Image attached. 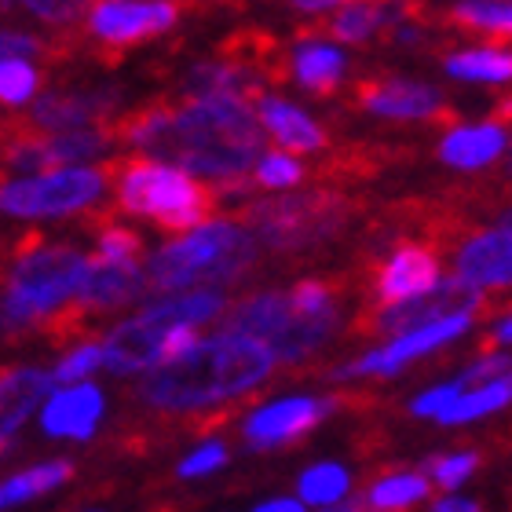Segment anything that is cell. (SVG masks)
Returning <instances> with one entry per match:
<instances>
[{
  "instance_id": "7",
  "label": "cell",
  "mask_w": 512,
  "mask_h": 512,
  "mask_svg": "<svg viewBox=\"0 0 512 512\" xmlns=\"http://www.w3.org/2000/svg\"><path fill=\"white\" fill-rule=\"evenodd\" d=\"M483 304H487V293L465 286V282L454 275V278H443L439 289H432L428 297L392 304V308H384V304H363L359 315L352 319V326H348V333H352V337H392L395 333V341H399L406 333L436 326V322L465 315V311L480 315Z\"/></svg>"
},
{
  "instance_id": "4",
  "label": "cell",
  "mask_w": 512,
  "mask_h": 512,
  "mask_svg": "<svg viewBox=\"0 0 512 512\" xmlns=\"http://www.w3.org/2000/svg\"><path fill=\"white\" fill-rule=\"evenodd\" d=\"M260 260V242L238 220H213L187 238H172L147 260L150 300L224 289L246 278Z\"/></svg>"
},
{
  "instance_id": "3",
  "label": "cell",
  "mask_w": 512,
  "mask_h": 512,
  "mask_svg": "<svg viewBox=\"0 0 512 512\" xmlns=\"http://www.w3.org/2000/svg\"><path fill=\"white\" fill-rule=\"evenodd\" d=\"M92 271L81 249L48 246L37 231H22L8 249V278H4V333H41L52 315L77 304L85 278Z\"/></svg>"
},
{
  "instance_id": "1",
  "label": "cell",
  "mask_w": 512,
  "mask_h": 512,
  "mask_svg": "<svg viewBox=\"0 0 512 512\" xmlns=\"http://www.w3.org/2000/svg\"><path fill=\"white\" fill-rule=\"evenodd\" d=\"M118 147L139 150L143 158L205 176L216 187L253 176L264 161V125L253 103L238 96L213 99H154L114 121Z\"/></svg>"
},
{
  "instance_id": "17",
  "label": "cell",
  "mask_w": 512,
  "mask_h": 512,
  "mask_svg": "<svg viewBox=\"0 0 512 512\" xmlns=\"http://www.w3.org/2000/svg\"><path fill=\"white\" fill-rule=\"evenodd\" d=\"M172 326H161V322L147 319V315H136V319L121 322L107 333L103 341V359H107L110 374H139V370H154L161 366V352H165V337H169Z\"/></svg>"
},
{
  "instance_id": "30",
  "label": "cell",
  "mask_w": 512,
  "mask_h": 512,
  "mask_svg": "<svg viewBox=\"0 0 512 512\" xmlns=\"http://www.w3.org/2000/svg\"><path fill=\"white\" fill-rule=\"evenodd\" d=\"M70 476H74V465H70V461H44V465H37V469L11 476V480L4 483V491H0V505H4V509H15V505L30 502V498H37V494L66 483Z\"/></svg>"
},
{
  "instance_id": "32",
  "label": "cell",
  "mask_w": 512,
  "mask_h": 512,
  "mask_svg": "<svg viewBox=\"0 0 512 512\" xmlns=\"http://www.w3.org/2000/svg\"><path fill=\"white\" fill-rule=\"evenodd\" d=\"M505 403H512V374L502 377V381L465 392L458 403L450 406V410H443L436 421L439 425H461V421H476V417L491 414V410H502Z\"/></svg>"
},
{
  "instance_id": "35",
  "label": "cell",
  "mask_w": 512,
  "mask_h": 512,
  "mask_svg": "<svg viewBox=\"0 0 512 512\" xmlns=\"http://www.w3.org/2000/svg\"><path fill=\"white\" fill-rule=\"evenodd\" d=\"M37 85H41L37 66L22 63V59H4V66H0V99H4L8 107H19V103L33 99Z\"/></svg>"
},
{
  "instance_id": "31",
  "label": "cell",
  "mask_w": 512,
  "mask_h": 512,
  "mask_svg": "<svg viewBox=\"0 0 512 512\" xmlns=\"http://www.w3.org/2000/svg\"><path fill=\"white\" fill-rule=\"evenodd\" d=\"M447 74L465 81H512V52L505 48H472L447 55Z\"/></svg>"
},
{
  "instance_id": "5",
  "label": "cell",
  "mask_w": 512,
  "mask_h": 512,
  "mask_svg": "<svg viewBox=\"0 0 512 512\" xmlns=\"http://www.w3.org/2000/svg\"><path fill=\"white\" fill-rule=\"evenodd\" d=\"M107 172L110 187L118 194V205H114L118 213L143 216L176 238H187L198 227L213 224L216 191L194 180L191 172L150 161L143 154L110 158Z\"/></svg>"
},
{
  "instance_id": "12",
  "label": "cell",
  "mask_w": 512,
  "mask_h": 512,
  "mask_svg": "<svg viewBox=\"0 0 512 512\" xmlns=\"http://www.w3.org/2000/svg\"><path fill=\"white\" fill-rule=\"evenodd\" d=\"M121 107V88H88V92H44L30 114H15L26 128L44 136H66L92 125H110V114Z\"/></svg>"
},
{
  "instance_id": "39",
  "label": "cell",
  "mask_w": 512,
  "mask_h": 512,
  "mask_svg": "<svg viewBox=\"0 0 512 512\" xmlns=\"http://www.w3.org/2000/svg\"><path fill=\"white\" fill-rule=\"evenodd\" d=\"M227 447L224 443H205L198 454H191L187 461H180V480H198V476H205V472H216V469H224L227 465Z\"/></svg>"
},
{
  "instance_id": "18",
  "label": "cell",
  "mask_w": 512,
  "mask_h": 512,
  "mask_svg": "<svg viewBox=\"0 0 512 512\" xmlns=\"http://www.w3.org/2000/svg\"><path fill=\"white\" fill-rule=\"evenodd\" d=\"M403 15H406V4H337V11L322 15L319 22L300 26L297 41L315 44L322 37H330V41H344V44H363L377 30L388 33Z\"/></svg>"
},
{
  "instance_id": "38",
  "label": "cell",
  "mask_w": 512,
  "mask_h": 512,
  "mask_svg": "<svg viewBox=\"0 0 512 512\" xmlns=\"http://www.w3.org/2000/svg\"><path fill=\"white\" fill-rule=\"evenodd\" d=\"M0 52H4V59H22V63H30V59H52V37H33V33L8 30L0 37Z\"/></svg>"
},
{
  "instance_id": "21",
  "label": "cell",
  "mask_w": 512,
  "mask_h": 512,
  "mask_svg": "<svg viewBox=\"0 0 512 512\" xmlns=\"http://www.w3.org/2000/svg\"><path fill=\"white\" fill-rule=\"evenodd\" d=\"M55 374H44L37 366H8L0 377V425H4V447H11V432L22 428L41 406V399H52Z\"/></svg>"
},
{
  "instance_id": "36",
  "label": "cell",
  "mask_w": 512,
  "mask_h": 512,
  "mask_svg": "<svg viewBox=\"0 0 512 512\" xmlns=\"http://www.w3.org/2000/svg\"><path fill=\"white\" fill-rule=\"evenodd\" d=\"M253 176L260 187H278V191H286V187H297V183L308 176V169H304L293 154H286V150H271V154H264V161L256 165Z\"/></svg>"
},
{
  "instance_id": "2",
  "label": "cell",
  "mask_w": 512,
  "mask_h": 512,
  "mask_svg": "<svg viewBox=\"0 0 512 512\" xmlns=\"http://www.w3.org/2000/svg\"><path fill=\"white\" fill-rule=\"evenodd\" d=\"M275 352L256 337L216 333L176 363H161L136 384V399L158 414H194L209 406H235L271 377Z\"/></svg>"
},
{
  "instance_id": "41",
  "label": "cell",
  "mask_w": 512,
  "mask_h": 512,
  "mask_svg": "<svg viewBox=\"0 0 512 512\" xmlns=\"http://www.w3.org/2000/svg\"><path fill=\"white\" fill-rule=\"evenodd\" d=\"M502 344H512V315H509V319H505L494 333L480 337V352H483V355H491L494 348H502Z\"/></svg>"
},
{
  "instance_id": "20",
  "label": "cell",
  "mask_w": 512,
  "mask_h": 512,
  "mask_svg": "<svg viewBox=\"0 0 512 512\" xmlns=\"http://www.w3.org/2000/svg\"><path fill=\"white\" fill-rule=\"evenodd\" d=\"M293 319H297V308H293L289 293L260 289V293H249V297L238 300L235 308L224 311L220 333H242V337H256V341L271 344L289 330Z\"/></svg>"
},
{
  "instance_id": "10",
  "label": "cell",
  "mask_w": 512,
  "mask_h": 512,
  "mask_svg": "<svg viewBox=\"0 0 512 512\" xmlns=\"http://www.w3.org/2000/svg\"><path fill=\"white\" fill-rule=\"evenodd\" d=\"M344 103L355 110H370L384 118L403 121H425V125H458V110L447 107V99L439 96L432 85H417L403 77L388 74H366L344 88Z\"/></svg>"
},
{
  "instance_id": "45",
  "label": "cell",
  "mask_w": 512,
  "mask_h": 512,
  "mask_svg": "<svg viewBox=\"0 0 512 512\" xmlns=\"http://www.w3.org/2000/svg\"><path fill=\"white\" fill-rule=\"evenodd\" d=\"M322 512H363V502H359V494H355V498H348V502L333 505V509H322Z\"/></svg>"
},
{
  "instance_id": "6",
  "label": "cell",
  "mask_w": 512,
  "mask_h": 512,
  "mask_svg": "<svg viewBox=\"0 0 512 512\" xmlns=\"http://www.w3.org/2000/svg\"><path fill=\"white\" fill-rule=\"evenodd\" d=\"M359 216V198L337 187H315L304 194H275L249 202L238 224L271 253H311L348 231Z\"/></svg>"
},
{
  "instance_id": "26",
  "label": "cell",
  "mask_w": 512,
  "mask_h": 512,
  "mask_svg": "<svg viewBox=\"0 0 512 512\" xmlns=\"http://www.w3.org/2000/svg\"><path fill=\"white\" fill-rule=\"evenodd\" d=\"M505 143H509L505 128L494 125V121H483V125H469L450 132L439 143V161H447L454 169H483V165H491L502 154Z\"/></svg>"
},
{
  "instance_id": "34",
  "label": "cell",
  "mask_w": 512,
  "mask_h": 512,
  "mask_svg": "<svg viewBox=\"0 0 512 512\" xmlns=\"http://www.w3.org/2000/svg\"><path fill=\"white\" fill-rule=\"evenodd\" d=\"M480 469V450H461V454H436L421 465L428 480L439 483L443 491H454L458 483H465L472 472Z\"/></svg>"
},
{
  "instance_id": "19",
  "label": "cell",
  "mask_w": 512,
  "mask_h": 512,
  "mask_svg": "<svg viewBox=\"0 0 512 512\" xmlns=\"http://www.w3.org/2000/svg\"><path fill=\"white\" fill-rule=\"evenodd\" d=\"M150 286H147V267H136V264H107V260H99L92 256V271L85 278V289H81V297H77V308L88 311L92 319L103 315V311H118L132 300L147 297Z\"/></svg>"
},
{
  "instance_id": "15",
  "label": "cell",
  "mask_w": 512,
  "mask_h": 512,
  "mask_svg": "<svg viewBox=\"0 0 512 512\" xmlns=\"http://www.w3.org/2000/svg\"><path fill=\"white\" fill-rule=\"evenodd\" d=\"M216 59L238 66L256 85H286L289 74L297 70V59H289L286 41H278L275 33L260 30V26H242L220 44Z\"/></svg>"
},
{
  "instance_id": "13",
  "label": "cell",
  "mask_w": 512,
  "mask_h": 512,
  "mask_svg": "<svg viewBox=\"0 0 512 512\" xmlns=\"http://www.w3.org/2000/svg\"><path fill=\"white\" fill-rule=\"evenodd\" d=\"M439 253L432 242H399L395 253L374 271V293L377 304L392 308V304H406V300L428 297L432 289H439Z\"/></svg>"
},
{
  "instance_id": "24",
  "label": "cell",
  "mask_w": 512,
  "mask_h": 512,
  "mask_svg": "<svg viewBox=\"0 0 512 512\" xmlns=\"http://www.w3.org/2000/svg\"><path fill=\"white\" fill-rule=\"evenodd\" d=\"M256 114H260L264 132H271L275 143L286 150V154H311V150L326 147V132L319 128V121H311L304 110L289 107L286 99L267 96L264 103L256 107Z\"/></svg>"
},
{
  "instance_id": "9",
  "label": "cell",
  "mask_w": 512,
  "mask_h": 512,
  "mask_svg": "<svg viewBox=\"0 0 512 512\" xmlns=\"http://www.w3.org/2000/svg\"><path fill=\"white\" fill-rule=\"evenodd\" d=\"M183 15V4L169 0H154V4H139V0H103V4H88L85 33L88 41H96V59L107 66H118L125 48L143 44L158 33L172 30Z\"/></svg>"
},
{
  "instance_id": "8",
  "label": "cell",
  "mask_w": 512,
  "mask_h": 512,
  "mask_svg": "<svg viewBox=\"0 0 512 512\" xmlns=\"http://www.w3.org/2000/svg\"><path fill=\"white\" fill-rule=\"evenodd\" d=\"M110 187V172L103 169H63L37 180H4L0 205L8 216L37 220V216H70L103 198Z\"/></svg>"
},
{
  "instance_id": "33",
  "label": "cell",
  "mask_w": 512,
  "mask_h": 512,
  "mask_svg": "<svg viewBox=\"0 0 512 512\" xmlns=\"http://www.w3.org/2000/svg\"><path fill=\"white\" fill-rule=\"evenodd\" d=\"M300 498H304V505H341L344 494H348V487H352V476H348V469H341V465H333V461H322V465H311L304 476H300Z\"/></svg>"
},
{
  "instance_id": "25",
  "label": "cell",
  "mask_w": 512,
  "mask_h": 512,
  "mask_svg": "<svg viewBox=\"0 0 512 512\" xmlns=\"http://www.w3.org/2000/svg\"><path fill=\"white\" fill-rule=\"evenodd\" d=\"M432 498V480L425 472L384 469L359 491L363 512H406L410 505Z\"/></svg>"
},
{
  "instance_id": "28",
  "label": "cell",
  "mask_w": 512,
  "mask_h": 512,
  "mask_svg": "<svg viewBox=\"0 0 512 512\" xmlns=\"http://www.w3.org/2000/svg\"><path fill=\"white\" fill-rule=\"evenodd\" d=\"M344 77V55L333 44H300L297 52V81L315 99H333Z\"/></svg>"
},
{
  "instance_id": "14",
  "label": "cell",
  "mask_w": 512,
  "mask_h": 512,
  "mask_svg": "<svg viewBox=\"0 0 512 512\" xmlns=\"http://www.w3.org/2000/svg\"><path fill=\"white\" fill-rule=\"evenodd\" d=\"M472 319H476V315L465 311V315L443 319V322H436V326L406 333V337L392 341L388 348H381V352H370V355H363V359H355V363L341 366V370H333V377H337V381H344V377H370V374L388 377V374H395V370H403L406 363H414L417 355H425V352H432V348H439V344L461 337V333L469 330Z\"/></svg>"
},
{
  "instance_id": "11",
  "label": "cell",
  "mask_w": 512,
  "mask_h": 512,
  "mask_svg": "<svg viewBox=\"0 0 512 512\" xmlns=\"http://www.w3.org/2000/svg\"><path fill=\"white\" fill-rule=\"evenodd\" d=\"M348 399H311V395H289V399H278V403L256 410L246 417L242 425V439H246L249 450H278L289 447L319 428V421H326V414L341 410Z\"/></svg>"
},
{
  "instance_id": "16",
  "label": "cell",
  "mask_w": 512,
  "mask_h": 512,
  "mask_svg": "<svg viewBox=\"0 0 512 512\" xmlns=\"http://www.w3.org/2000/svg\"><path fill=\"white\" fill-rule=\"evenodd\" d=\"M458 278L472 289H498L512 282V235L502 227H483V231H469L461 238L458 253Z\"/></svg>"
},
{
  "instance_id": "23",
  "label": "cell",
  "mask_w": 512,
  "mask_h": 512,
  "mask_svg": "<svg viewBox=\"0 0 512 512\" xmlns=\"http://www.w3.org/2000/svg\"><path fill=\"white\" fill-rule=\"evenodd\" d=\"M428 22H443L447 30L461 33V37L491 41V48H502L505 41H512V4L480 0V4H454L443 11L428 8Z\"/></svg>"
},
{
  "instance_id": "43",
  "label": "cell",
  "mask_w": 512,
  "mask_h": 512,
  "mask_svg": "<svg viewBox=\"0 0 512 512\" xmlns=\"http://www.w3.org/2000/svg\"><path fill=\"white\" fill-rule=\"evenodd\" d=\"M432 512H480V505L465 502V498H443V502L432 505Z\"/></svg>"
},
{
  "instance_id": "22",
  "label": "cell",
  "mask_w": 512,
  "mask_h": 512,
  "mask_svg": "<svg viewBox=\"0 0 512 512\" xmlns=\"http://www.w3.org/2000/svg\"><path fill=\"white\" fill-rule=\"evenodd\" d=\"M99 414H103V392L96 384H70L63 392H55L44 406V432L48 436H74L88 439L96 432Z\"/></svg>"
},
{
  "instance_id": "44",
  "label": "cell",
  "mask_w": 512,
  "mask_h": 512,
  "mask_svg": "<svg viewBox=\"0 0 512 512\" xmlns=\"http://www.w3.org/2000/svg\"><path fill=\"white\" fill-rule=\"evenodd\" d=\"M253 512H304V502H289V498H278V502L256 505Z\"/></svg>"
},
{
  "instance_id": "42",
  "label": "cell",
  "mask_w": 512,
  "mask_h": 512,
  "mask_svg": "<svg viewBox=\"0 0 512 512\" xmlns=\"http://www.w3.org/2000/svg\"><path fill=\"white\" fill-rule=\"evenodd\" d=\"M502 183H509L505 191H509V202H512V139H509V158L502 161V169H498V176H494V180H487V183H476V187H483V191H498ZM487 198H491V194H487ZM480 202H483V198H480Z\"/></svg>"
},
{
  "instance_id": "37",
  "label": "cell",
  "mask_w": 512,
  "mask_h": 512,
  "mask_svg": "<svg viewBox=\"0 0 512 512\" xmlns=\"http://www.w3.org/2000/svg\"><path fill=\"white\" fill-rule=\"evenodd\" d=\"M103 363H107V359H103V344L85 341L81 348H74V352L66 355L52 374H55V381L63 384V388H70V384H85V377L92 374V370H99Z\"/></svg>"
},
{
  "instance_id": "29",
  "label": "cell",
  "mask_w": 512,
  "mask_h": 512,
  "mask_svg": "<svg viewBox=\"0 0 512 512\" xmlns=\"http://www.w3.org/2000/svg\"><path fill=\"white\" fill-rule=\"evenodd\" d=\"M118 209H88L81 224L96 235V256L107 264H136L143 260V238L132 227L114 220Z\"/></svg>"
},
{
  "instance_id": "27",
  "label": "cell",
  "mask_w": 512,
  "mask_h": 512,
  "mask_svg": "<svg viewBox=\"0 0 512 512\" xmlns=\"http://www.w3.org/2000/svg\"><path fill=\"white\" fill-rule=\"evenodd\" d=\"M224 293L220 289H194V293H176V297L147 300L139 315L161 322V326H194V322L224 319Z\"/></svg>"
},
{
  "instance_id": "40",
  "label": "cell",
  "mask_w": 512,
  "mask_h": 512,
  "mask_svg": "<svg viewBox=\"0 0 512 512\" xmlns=\"http://www.w3.org/2000/svg\"><path fill=\"white\" fill-rule=\"evenodd\" d=\"M461 395H465V388H461L458 381H450V384H439V388H432V392H425V395H417L414 399V410L417 417H439L443 410H450V406L458 403Z\"/></svg>"
}]
</instances>
